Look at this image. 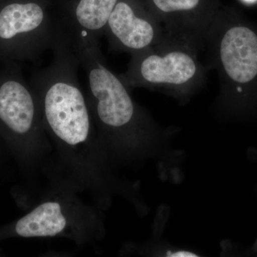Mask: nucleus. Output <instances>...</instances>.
Wrapping results in <instances>:
<instances>
[{"label":"nucleus","mask_w":257,"mask_h":257,"mask_svg":"<svg viewBox=\"0 0 257 257\" xmlns=\"http://www.w3.org/2000/svg\"><path fill=\"white\" fill-rule=\"evenodd\" d=\"M209 68L215 69L221 100L238 117L257 114V26L218 12L204 39Z\"/></svg>","instance_id":"nucleus-1"},{"label":"nucleus","mask_w":257,"mask_h":257,"mask_svg":"<svg viewBox=\"0 0 257 257\" xmlns=\"http://www.w3.org/2000/svg\"><path fill=\"white\" fill-rule=\"evenodd\" d=\"M52 50L50 63L32 76V89L43 126L65 145L77 146L85 143L92 132V112L77 77L78 51L61 35Z\"/></svg>","instance_id":"nucleus-2"},{"label":"nucleus","mask_w":257,"mask_h":257,"mask_svg":"<svg viewBox=\"0 0 257 257\" xmlns=\"http://www.w3.org/2000/svg\"><path fill=\"white\" fill-rule=\"evenodd\" d=\"M200 50L192 42L167 35L158 45L132 55L127 69L120 75L130 88L189 95L205 82L209 69L199 60Z\"/></svg>","instance_id":"nucleus-3"},{"label":"nucleus","mask_w":257,"mask_h":257,"mask_svg":"<svg viewBox=\"0 0 257 257\" xmlns=\"http://www.w3.org/2000/svg\"><path fill=\"white\" fill-rule=\"evenodd\" d=\"M77 51L80 65L87 75L88 104L101 131L106 134L145 131L150 121L134 102L130 88L121 75L108 67L99 40L82 44Z\"/></svg>","instance_id":"nucleus-4"},{"label":"nucleus","mask_w":257,"mask_h":257,"mask_svg":"<svg viewBox=\"0 0 257 257\" xmlns=\"http://www.w3.org/2000/svg\"><path fill=\"white\" fill-rule=\"evenodd\" d=\"M55 20L37 1L12 3L0 11V40L16 42L20 55L35 60L52 50L58 39Z\"/></svg>","instance_id":"nucleus-5"},{"label":"nucleus","mask_w":257,"mask_h":257,"mask_svg":"<svg viewBox=\"0 0 257 257\" xmlns=\"http://www.w3.org/2000/svg\"><path fill=\"white\" fill-rule=\"evenodd\" d=\"M167 35L150 12L128 0H119L106 23L104 36L111 50L132 55L158 45Z\"/></svg>","instance_id":"nucleus-6"},{"label":"nucleus","mask_w":257,"mask_h":257,"mask_svg":"<svg viewBox=\"0 0 257 257\" xmlns=\"http://www.w3.org/2000/svg\"><path fill=\"white\" fill-rule=\"evenodd\" d=\"M0 120L18 135L42 134L41 110L36 94L21 80L8 79L0 85Z\"/></svg>","instance_id":"nucleus-7"},{"label":"nucleus","mask_w":257,"mask_h":257,"mask_svg":"<svg viewBox=\"0 0 257 257\" xmlns=\"http://www.w3.org/2000/svg\"><path fill=\"white\" fill-rule=\"evenodd\" d=\"M67 224L62 206L57 202H47L20 219L15 230L23 237H47L60 234Z\"/></svg>","instance_id":"nucleus-8"},{"label":"nucleus","mask_w":257,"mask_h":257,"mask_svg":"<svg viewBox=\"0 0 257 257\" xmlns=\"http://www.w3.org/2000/svg\"><path fill=\"white\" fill-rule=\"evenodd\" d=\"M167 256L170 257H196L198 256L197 255L194 253L189 252V251H177V252H168L167 253Z\"/></svg>","instance_id":"nucleus-9"},{"label":"nucleus","mask_w":257,"mask_h":257,"mask_svg":"<svg viewBox=\"0 0 257 257\" xmlns=\"http://www.w3.org/2000/svg\"><path fill=\"white\" fill-rule=\"evenodd\" d=\"M243 1L246 2V3H254V2H256L257 0H243Z\"/></svg>","instance_id":"nucleus-10"}]
</instances>
